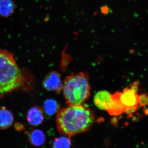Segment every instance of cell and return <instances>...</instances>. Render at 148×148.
Instances as JSON below:
<instances>
[{"label":"cell","instance_id":"9a60e30c","mask_svg":"<svg viewBox=\"0 0 148 148\" xmlns=\"http://www.w3.org/2000/svg\"><path fill=\"white\" fill-rule=\"evenodd\" d=\"M110 9L108 6L105 5L101 7V13L103 14L107 15V14H108L110 12Z\"/></svg>","mask_w":148,"mask_h":148},{"label":"cell","instance_id":"5bb4252c","mask_svg":"<svg viewBox=\"0 0 148 148\" xmlns=\"http://www.w3.org/2000/svg\"><path fill=\"white\" fill-rule=\"evenodd\" d=\"M139 105L143 107L148 105V95L147 94H141L139 96Z\"/></svg>","mask_w":148,"mask_h":148},{"label":"cell","instance_id":"ba28073f","mask_svg":"<svg viewBox=\"0 0 148 148\" xmlns=\"http://www.w3.org/2000/svg\"><path fill=\"white\" fill-rule=\"evenodd\" d=\"M111 95L106 90H101L97 92L94 97L95 106L100 110H106L110 103Z\"/></svg>","mask_w":148,"mask_h":148},{"label":"cell","instance_id":"9c48e42d","mask_svg":"<svg viewBox=\"0 0 148 148\" xmlns=\"http://www.w3.org/2000/svg\"><path fill=\"white\" fill-rule=\"evenodd\" d=\"M16 5L13 0H0V16L8 18L13 14Z\"/></svg>","mask_w":148,"mask_h":148},{"label":"cell","instance_id":"8fae6325","mask_svg":"<svg viewBox=\"0 0 148 148\" xmlns=\"http://www.w3.org/2000/svg\"><path fill=\"white\" fill-rule=\"evenodd\" d=\"M30 143L35 147H40L46 143V138L45 134L40 130L34 129L29 135Z\"/></svg>","mask_w":148,"mask_h":148},{"label":"cell","instance_id":"277c9868","mask_svg":"<svg viewBox=\"0 0 148 148\" xmlns=\"http://www.w3.org/2000/svg\"><path fill=\"white\" fill-rule=\"evenodd\" d=\"M139 96L137 91L130 87L126 88L121 92V99L125 107V113L130 114L137 110L139 105Z\"/></svg>","mask_w":148,"mask_h":148},{"label":"cell","instance_id":"52a82bcc","mask_svg":"<svg viewBox=\"0 0 148 148\" xmlns=\"http://www.w3.org/2000/svg\"><path fill=\"white\" fill-rule=\"evenodd\" d=\"M44 119L43 110L39 106H33L27 112V120L30 125L33 126H38L42 123Z\"/></svg>","mask_w":148,"mask_h":148},{"label":"cell","instance_id":"3957f363","mask_svg":"<svg viewBox=\"0 0 148 148\" xmlns=\"http://www.w3.org/2000/svg\"><path fill=\"white\" fill-rule=\"evenodd\" d=\"M63 90L68 106L82 105L90 95L88 75L83 73L71 74L64 79Z\"/></svg>","mask_w":148,"mask_h":148},{"label":"cell","instance_id":"7a4b0ae2","mask_svg":"<svg viewBox=\"0 0 148 148\" xmlns=\"http://www.w3.org/2000/svg\"><path fill=\"white\" fill-rule=\"evenodd\" d=\"M95 121L93 112L82 104L68 106L60 109L56 117L58 132L69 137L89 130Z\"/></svg>","mask_w":148,"mask_h":148},{"label":"cell","instance_id":"6da1fadb","mask_svg":"<svg viewBox=\"0 0 148 148\" xmlns=\"http://www.w3.org/2000/svg\"><path fill=\"white\" fill-rule=\"evenodd\" d=\"M34 83L33 76L18 66L13 53L0 49V99L15 90H32Z\"/></svg>","mask_w":148,"mask_h":148},{"label":"cell","instance_id":"8992f818","mask_svg":"<svg viewBox=\"0 0 148 148\" xmlns=\"http://www.w3.org/2000/svg\"><path fill=\"white\" fill-rule=\"evenodd\" d=\"M121 92H116L111 95L110 103L106 111L110 115L118 116L124 112L125 107L121 99Z\"/></svg>","mask_w":148,"mask_h":148},{"label":"cell","instance_id":"30bf717a","mask_svg":"<svg viewBox=\"0 0 148 148\" xmlns=\"http://www.w3.org/2000/svg\"><path fill=\"white\" fill-rule=\"evenodd\" d=\"M14 121V116L11 112L4 107L0 109V129H8Z\"/></svg>","mask_w":148,"mask_h":148},{"label":"cell","instance_id":"5b68a950","mask_svg":"<svg viewBox=\"0 0 148 148\" xmlns=\"http://www.w3.org/2000/svg\"><path fill=\"white\" fill-rule=\"evenodd\" d=\"M42 86L45 89L48 91L60 93L63 89V86L61 75L56 71L50 72L43 81Z\"/></svg>","mask_w":148,"mask_h":148},{"label":"cell","instance_id":"7c38bea8","mask_svg":"<svg viewBox=\"0 0 148 148\" xmlns=\"http://www.w3.org/2000/svg\"><path fill=\"white\" fill-rule=\"evenodd\" d=\"M43 108L47 115L52 116L58 112L59 106L58 103L55 100L49 99L46 100L45 102Z\"/></svg>","mask_w":148,"mask_h":148},{"label":"cell","instance_id":"4fadbf2b","mask_svg":"<svg viewBox=\"0 0 148 148\" xmlns=\"http://www.w3.org/2000/svg\"><path fill=\"white\" fill-rule=\"evenodd\" d=\"M72 141L68 136L56 138L52 144V148H71Z\"/></svg>","mask_w":148,"mask_h":148},{"label":"cell","instance_id":"2e32d148","mask_svg":"<svg viewBox=\"0 0 148 148\" xmlns=\"http://www.w3.org/2000/svg\"><path fill=\"white\" fill-rule=\"evenodd\" d=\"M14 127L17 131H21L24 129V125L20 123H16L14 124Z\"/></svg>","mask_w":148,"mask_h":148}]
</instances>
